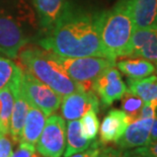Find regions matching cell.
I'll use <instances>...</instances> for the list:
<instances>
[{"label":"cell","instance_id":"10","mask_svg":"<svg viewBox=\"0 0 157 157\" xmlns=\"http://www.w3.org/2000/svg\"><path fill=\"white\" fill-rule=\"evenodd\" d=\"M61 113L66 121L78 120L89 109L98 112V96L93 90L89 91H76L63 98L61 101Z\"/></svg>","mask_w":157,"mask_h":157},{"label":"cell","instance_id":"31","mask_svg":"<svg viewBox=\"0 0 157 157\" xmlns=\"http://www.w3.org/2000/svg\"><path fill=\"white\" fill-rule=\"evenodd\" d=\"M129 157H143V156H141V155H139V154H135V153H132L131 151L129 150Z\"/></svg>","mask_w":157,"mask_h":157},{"label":"cell","instance_id":"26","mask_svg":"<svg viewBox=\"0 0 157 157\" xmlns=\"http://www.w3.org/2000/svg\"><path fill=\"white\" fill-rule=\"evenodd\" d=\"M129 151L102 145L98 157H129Z\"/></svg>","mask_w":157,"mask_h":157},{"label":"cell","instance_id":"25","mask_svg":"<svg viewBox=\"0 0 157 157\" xmlns=\"http://www.w3.org/2000/svg\"><path fill=\"white\" fill-rule=\"evenodd\" d=\"M132 153L139 154L143 157H157V140L150 142L146 146L131 150Z\"/></svg>","mask_w":157,"mask_h":157},{"label":"cell","instance_id":"29","mask_svg":"<svg viewBox=\"0 0 157 157\" xmlns=\"http://www.w3.org/2000/svg\"><path fill=\"white\" fill-rule=\"evenodd\" d=\"M11 157H40V156L36 154V151H33L31 149L18 145L17 150L14 153H12Z\"/></svg>","mask_w":157,"mask_h":157},{"label":"cell","instance_id":"11","mask_svg":"<svg viewBox=\"0 0 157 157\" xmlns=\"http://www.w3.org/2000/svg\"><path fill=\"white\" fill-rule=\"evenodd\" d=\"M21 71L16 75V77L13 79V81L9 84L13 93V109L12 115L10 120V128H9V136L11 137L12 141L14 143H18L21 140V132L25 126V122L28 115L29 103L26 99L25 93H23L21 86Z\"/></svg>","mask_w":157,"mask_h":157},{"label":"cell","instance_id":"30","mask_svg":"<svg viewBox=\"0 0 157 157\" xmlns=\"http://www.w3.org/2000/svg\"><path fill=\"white\" fill-rule=\"evenodd\" d=\"M157 140V116L153 119V123L150 130V142Z\"/></svg>","mask_w":157,"mask_h":157},{"label":"cell","instance_id":"27","mask_svg":"<svg viewBox=\"0 0 157 157\" xmlns=\"http://www.w3.org/2000/svg\"><path fill=\"white\" fill-rule=\"evenodd\" d=\"M101 146H102V144L101 142L95 141L94 140V141L92 142V144L90 145L85 151L80 152V153H76V154L71 155L69 157H98L99 151H101Z\"/></svg>","mask_w":157,"mask_h":157},{"label":"cell","instance_id":"24","mask_svg":"<svg viewBox=\"0 0 157 157\" xmlns=\"http://www.w3.org/2000/svg\"><path fill=\"white\" fill-rule=\"evenodd\" d=\"M13 143L9 134H0V157H11Z\"/></svg>","mask_w":157,"mask_h":157},{"label":"cell","instance_id":"19","mask_svg":"<svg viewBox=\"0 0 157 157\" xmlns=\"http://www.w3.org/2000/svg\"><path fill=\"white\" fill-rule=\"evenodd\" d=\"M93 141L85 139L81 134L80 124L78 120L68 121L66 128V147L64 151V157H69L76 153L85 151L92 144Z\"/></svg>","mask_w":157,"mask_h":157},{"label":"cell","instance_id":"7","mask_svg":"<svg viewBox=\"0 0 157 157\" xmlns=\"http://www.w3.org/2000/svg\"><path fill=\"white\" fill-rule=\"evenodd\" d=\"M29 36L22 28L19 18L0 14V52L8 58H16L21 50L28 45Z\"/></svg>","mask_w":157,"mask_h":157},{"label":"cell","instance_id":"28","mask_svg":"<svg viewBox=\"0 0 157 157\" xmlns=\"http://www.w3.org/2000/svg\"><path fill=\"white\" fill-rule=\"evenodd\" d=\"M156 111L157 109L155 108L147 105V103H144L141 109V111L139 113L138 119H154L157 116Z\"/></svg>","mask_w":157,"mask_h":157},{"label":"cell","instance_id":"14","mask_svg":"<svg viewBox=\"0 0 157 157\" xmlns=\"http://www.w3.org/2000/svg\"><path fill=\"white\" fill-rule=\"evenodd\" d=\"M130 124L128 116L122 109H111L102 120L99 128V142L102 145L117 143Z\"/></svg>","mask_w":157,"mask_h":157},{"label":"cell","instance_id":"2","mask_svg":"<svg viewBox=\"0 0 157 157\" xmlns=\"http://www.w3.org/2000/svg\"><path fill=\"white\" fill-rule=\"evenodd\" d=\"M18 57L21 61L19 67L50 86L62 98L73 92L84 91L78 83L67 75L56 55L44 48L23 47L18 53Z\"/></svg>","mask_w":157,"mask_h":157},{"label":"cell","instance_id":"13","mask_svg":"<svg viewBox=\"0 0 157 157\" xmlns=\"http://www.w3.org/2000/svg\"><path fill=\"white\" fill-rule=\"evenodd\" d=\"M40 26L48 32L71 6L69 0H32Z\"/></svg>","mask_w":157,"mask_h":157},{"label":"cell","instance_id":"3","mask_svg":"<svg viewBox=\"0 0 157 157\" xmlns=\"http://www.w3.org/2000/svg\"><path fill=\"white\" fill-rule=\"evenodd\" d=\"M98 15L99 38L105 57L113 60L125 57L135 31L128 0H120L112 9L98 12Z\"/></svg>","mask_w":157,"mask_h":157},{"label":"cell","instance_id":"12","mask_svg":"<svg viewBox=\"0 0 157 157\" xmlns=\"http://www.w3.org/2000/svg\"><path fill=\"white\" fill-rule=\"evenodd\" d=\"M152 123L153 119H136L132 121L117 142L118 148L129 151L149 144Z\"/></svg>","mask_w":157,"mask_h":157},{"label":"cell","instance_id":"5","mask_svg":"<svg viewBox=\"0 0 157 157\" xmlns=\"http://www.w3.org/2000/svg\"><path fill=\"white\" fill-rule=\"evenodd\" d=\"M21 86L29 105L40 109L47 117L55 113L61 105V95L25 70L21 73Z\"/></svg>","mask_w":157,"mask_h":157},{"label":"cell","instance_id":"8","mask_svg":"<svg viewBox=\"0 0 157 157\" xmlns=\"http://www.w3.org/2000/svg\"><path fill=\"white\" fill-rule=\"evenodd\" d=\"M92 90L101 98L102 105L106 108L121 99L128 88L121 77V73L113 66L94 80Z\"/></svg>","mask_w":157,"mask_h":157},{"label":"cell","instance_id":"9","mask_svg":"<svg viewBox=\"0 0 157 157\" xmlns=\"http://www.w3.org/2000/svg\"><path fill=\"white\" fill-rule=\"evenodd\" d=\"M125 57L148 60L155 65L157 73V26L135 29Z\"/></svg>","mask_w":157,"mask_h":157},{"label":"cell","instance_id":"18","mask_svg":"<svg viewBox=\"0 0 157 157\" xmlns=\"http://www.w3.org/2000/svg\"><path fill=\"white\" fill-rule=\"evenodd\" d=\"M119 70L131 79H140L156 73V67L152 62L143 58H129L117 63Z\"/></svg>","mask_w":157,"mask_h":157},{"label":"cell","instance_id":"1","mask_svg":"<svg viewBox=\"0 0 157 157\" xmlns=\"http://www.w3.org/2000/svg\"><path fill=\"white\" fill-rule=\"evenodd\" d=\"M39 45L54 55L64 58L105 57L98 32V15L70 6Z\"/></svg>","mask_w":157,"mask_h":157},{"label":"cell","instance_id":"15","mask_svg":"<svg viewBox=\"0 0 157 157\" xmlns=\"http://www.w3.org/2000/svg\"><path fill=\"white\" fill-rule=\"evenodd\" d=\"M47 118L48 117L41 109L29 105L25 126H23L21 132V140L18 142L19 146L36 151V143H38L40 136H41L43 129L45 127Z\"/></svg>","mask_w":157,"mask_h":157},{"label":"cell","instance_id":"22","mask_svg":"<svg viewBox=\"0 0 157 157\" xmlns=\"http://www.w3.org/2000/svg\"><path fill=\"white\" fill-rule=\"evenodd\" d=\"M2 55L0 52V90L10 84L21 71V68L17 64Z\"/></svg>","mask_w":157,"mask_h":157},{"label":"cell","instance_id":"21","mask_svg":"<svg viewBox=\"0 0 157 157\" xmlns=\"http://www.w3.org/2000/svg\"><path fill=\"white\" fill-rule=\"evenodd\" d=\"M80 130L81 134L85 139L94 141L99 131V121L98 118V112L95 109H89L80 118Z\"/></svg>","mask_w":157,"mask_h":157},{"label":"cell","instance_id":"20","mask_svg":"<svg viewBox=\"0 0 157 157\" xmlns=\"http://www.w3.org/2000/svg\"><path fill=\"white\" fill-rule=\"evenodd\" d=\"M13 101L14 98L10 86L0 90V134H9Z\"/></svg>","mask_w":157,"mask_h":157},{"label":"cell","instance_id":"17","mask_svg":"<svg viewBox=\"0 0 157 157\" xmlns=\"http://www.w3.org/2000/svg\"><path fill=\"white\" fill-rule=\"evenodd\" d=\"M129 91L142 99L143 102L157 109V75L140 79L128 78Z\"/></svg>","mask_w":157,"mask_h":157},{"label":"cell","instance_id":"4","mask_svg":"<svg viewBox=\"0 0 157 157\" xmlns=\"http://www.w3.org/2000/svg\"><path fill=\"white\" fill-rule=\"evenodd\" d=\"M59 63L73 81L81 86L84 91L92 90L94 80L105 70L116 65V60L108 57L87 56L76 58H64L57 56Z\"/></svg>","mask_w":157,"mask_h":157},{"label":"cell","instance_id":"16","mask_svg":"<svg viewBox=\"0 0 157 157\" xmlns=\"http://www.w3.org/2000/svg\"><path fill=\"white\" fill-rule=\"evenodd\" d=\"M135 29L157 26V0H128Z\"/></svg>","mask_w":157,"mask_h":157},{"label":"cell","instance_id":"23","mask_svg":"<svg viewBox=\"0 0 157 157\" xmlns=\"http://www.w3.org/2000/svg\"><path fill=\"white\" fill-rule=\"evenodd\" d=\"M122 111L128 116L130 123L138 119L139 113L141 111L144 102L139 96L127 90L125 94L122 96Z\"/></svg>","mask_w":157,"mask_h":157},{"label":"cell","instance_id":"6","mask_svg":"<svg viewBox=\"0 0 157 157\" xmlns=\"http://www.w3.org/2000/svg\"><path fill=\"white\" fill-rule=\"evenodd\" d=\"M66 147V124L59 115H50L36 143V151L43 157H61Z\"/></svg>","mask_w":157,"mask_h":157}]
</instances>
